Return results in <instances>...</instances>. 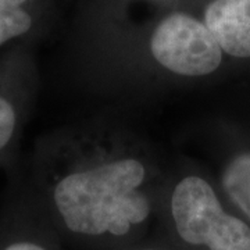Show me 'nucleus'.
Wrapping results in <instances>:
<instances>
[{
  "mask_svg": "<svg viewBox=\"0 0 250 250\" xmlns=\"http://www.w3.org/2000/svg\"><path fill=\"white\" fill-rule=\"evenodd\" d=\"M145 178L141 161L118 159L64 175L53 185L50 197L72 232L121 236L150 214L149 199L139 192Z\"/></svg>",
  "mask_w": 250,
  "mask_h": 250,
  "instance_id": "obj_1",
  "label": "nucleus"
},
{
  "mask_svg": "<svg viewBox=\"0 0 250 250\" xmlns=\"http://www.w3.org/2000/svg\"><path fill=\"white\" fill-rule=\"evenodd\" d=\"M171 211L179 236L210 250H250V228L225 213L214 189L200 177L184 178L174 189Z\"/></svg>",
  "mask_w": 250,
  "mask_h": 250,
  "instance_id": "obj_2",
  "label": "nucleus"
},
{
  "mask_svg": "<svg viewBox=\"0 0 250 250\" xmlns=\"http://www.w3.org/2000/svg\"><path fill=\"white\" fill-rule=\"evenodd\" d=\"M152 59L182 77H205L223 62V50L203 21L174 11L163 17L149 36Z\"/></svg>",
  "mask_w": 250,
  "mask_h": 250,
  "instance_id": "obj_3",
  "label": "nucleus"
},
{
  "mask_svg": "<svg viewBox=\"0 0 250 250\" xmlns=\"http://www.w3.org/2000/svg\"><path fill=\"white\" fill-rule=\"evenodd\" d=\"M32 74L31 54L21 43L0 59V154L16 139Z\"/></svg>",
  "mask_w": 250,
  "mask_h": 250,
  "instance_id": "obj_4",
  "label": "nucleus"
},
{
  "mask_svg": "<svg viewBox=\"0 0 250 250\" xmlns=\"http://www.w3.org/2000/svg\"><path fill=\"white\" fill-rule=\"evenodd\" d=\"M224 53L250 57V0H213L203 20Z\"/></svg>",
  "mask_w": 250,
  "mask_h": 250,
  "instance_id": "obj_5",
  "label": "nucleus"
},
{
  "mask_svg": "<svg viewBox=\"0 0 250 250\" xmlns=\"http://www.w3.org/2000/svg\"><path fill=\"white\" fill-rule=\"evenodd\" d=\"M46 9L47 0H0V46L34 35Z\"/></svg>",
  "mask_w": 250,
  "mask_h": 250,
  "instance_id": "obj_6",
  "label": "nucleus"
},
{
  "mask_svg": "<svg viewBox=\"0 0 250 250\" xmlns=\"http://www.w3.org/2000/svg\"><path fill=\"white\" fill-rule=\"evenodd\" d=\"M228 197L250 220V153H242L228 163L223 174Z\"/></svg>",
  "mask_w": 250,
  "mask_h": 250,
  "instance_id": "obj_7",
  "label": "nucleus"
},
{
  "mask_svg": "<svg viewBox=\"0 0 250 250\" xmlns=\"http://www.w3.org/2000/svg\"><path fill=\"white\" fill-rule=\"evenodd\" d=\"M1 250H46L42 245L32 241H16L9 243Z\"/></svg>",
  "mask_w": 250,
  "mask_h": 250,
  "instance_id": "obj_8",
  "label": "nucleus"
},
{
  "mask_svg": "<svg viewBox=\"0 0 250 250\" xmlns=\"http://www.w3.org/2000/svg\"><path fill=\"white\" fill-rule=\"evenodd\" d=\"M145 250H154V249H145Z\"/></svg>",
  "mask_w": 250,
  "mask_h": 250,
  "instance_id": "obj_9",
  "label": "nucleus"
},
{
  "mask_svg": "<svg viewBox=\"0 0 250 250\" xmlns=\"http://www.w3.org/2000/svg\"><path fill=\"white\" fill-rule=\"evenodd\" d=\"M153 1H154V0H153Z\"/></svg>",
  "mask_w": 250,
  "mask_h": 250,
  "instance_id": "obj_10",
  "label": "nucleus"
}]
</instances>
